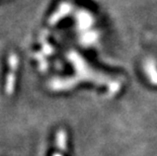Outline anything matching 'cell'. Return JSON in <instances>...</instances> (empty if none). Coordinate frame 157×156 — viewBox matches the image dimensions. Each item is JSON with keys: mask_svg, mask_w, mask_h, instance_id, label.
<instances>
[{"mask_svg": "<svg viewBox=\"0 0 157 156\" xmlns=\"http://www.w3.org/2000/svg\"><path fill=\"white\" fill-rule=\"evenodd\" d=\"M54 156H61V155H60V154H55Z\"/></svg>", "mask_w": 157, "mask_h": 156, "instance_id": "6da1fadb", "label": "cell"}]
</instances>
